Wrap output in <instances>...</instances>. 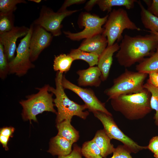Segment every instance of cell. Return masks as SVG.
I'll return each instance as SVG.
<instances>
[{
	"label": "cell",
	"instance_id": "cell-16",
	"mask_svg": "<svg viewBox=\"0 0 158 158\" xmlns=\"http://www.w3.org/2000/svg\"><path fill=\"white\" fill-rule=\"evenodd\" d=\"M107 46V39L102 34L85 39L78 49L99 56Z\"/></svg>",
	"mask_w": 158,
	"mask_h": 158
},
{
	"label": "cell",
	"instance_id": "cell-13",
	"mask_svg": "<svg viewBox=\"0 0 158 158\" xmlns=\"http://www.w3.org/2000/svg\"><path fill=\"white\" fill-rule=\"evenodd\" d=\"M29 28L25 26H16L11 31L0 32V43L3 45L4 53L8 63L14 58L16 42L20 37L25 36Z\"/></svg>",
	"mask_w": 158,
	"mask_h": 158
},
{
	"label": "cell",
	"instance_id": "cell-38",
	"mask_svg": "<svg viewBox=\"0 0 158 158\" xmlns=\"http://www.w3.org/2000/svg\"><path fill=\"white\" fill-rule=\"evenodd\" d=\"M98 0H90L88 1L84 7V9L88 11H91L97 3Z\"/></svg>",
	"mask_w": 158,
	"mask_h": 158
},
{
	"label": "cell",
	"instance_id": "cell-34",
	"mask_svg": "<svg viewBox=\"0 0 158 158\" xmlns=\"http://www.w3.org/2000/svg\"><path fill=\"white\" fill-rule=\"evenodd\" d=\"M147 10L151 14L158 17V0H152L150 4L147 6Z\"/></svg>",
	"mask_w": 158,
	"mask_h": 158
},
{
	"label": "cell",
	"instance_id": "cell-21",
	"mask_svg": "<svg viewBox=\"0 0 158 158\" xmlns=\"http://www.w3.org/2000/svg\"><path fill=\"white\" fill-rule=\"evenodd\" d=\"M137 1L136 0H98L97 4L102 11L111 12L112 7L115 6H124L128 9L133 8Z\"/></svg>",
	"mask_w": 158,
	"mask_h": 158
},
{
	"label": "cell",
	"instance_id": "cell-4",
	"mask_svg": "<svg viewBox=\"0 0 158 158\" xmlns=\"http://www.w3.org/2000/svg\"><path fill=\"white\" fill-rule=\"evenodd\" d=\"M49 86L46 84L42 87L36 88L38 90L37 93L27 95L26 99L20 102L23 108L22 115L23 119L37 122L36 116L44 111L56 114L54 108L53 94L49 91Z\"/></svg>",
	"mask_w": 158,
	"mask_h": 158
},
{
	"label": "cell",
	"instance_id": "cell-9",
	"mask_svg": "<svg viewBox=\"0 0 158 158\" xmlns=\"http://www.w3.org/2000/svg\"><path fill=\"white\" fill-rule=\"evenodd\" d=\"M78 10H68L62 12H54L45 6H42L39 17L35 20L33 23L39 25L54 36H58L61 34V23L66 17L78 11Z\"/></svg>",
	"mask_w": 158,
	"mask_h": 158
},
{
	"label": "cell",
	"instance_id": "cell-8",
	"mask_svg": "<svg viewBox=\"0 0 158 158\" xmlns=\"http://www.w3.org/2000/svg\"><path fill=\"white\" fill-rule=\"evenodd\" d=\"M93 113L95 117L101 122L104 130L110 138L121 142L131 153H136L143 150L147 149V146L139 145L125 135L118 127L112 116L99 111Z\"/></svg>",
	"mask_w": 158,
	"mask_h": 158
},
{
	"label": "cell",
	"instance_id": "cell-5",
	"mask_svg": "<svg viewBox=\"0 0 158 158\" xmlns=\"http://www.w3.org/2000/svg\"><path fill=\"white\" fill-rule=\"evenodd\" d=\"M148 75L126 69L114 79L112 85L106 89L104 93L111 100L121 95L140 92L144 89V81Z\"/></svg>",
	"mask_w": 158,
	"mask_h": 158
},
{
	"label": "cell",
	"instance_id": "cell-30",
	"mask_svg": "<svg viewBox=\"0 0 158 158\" xmlns=\"http://www.w3.org/2000/svg\"><path fill=\"white\" fill-rule=\"evenodd\" d=\"M130 153L125 145H119L115 148L112 156L109 158H133Z\"/></svg>",
	"mask_w": 158,
	"mask_h": 158
},
{
	"label": "cell",
	"instance_id": "cell-35",
	"mask_svg": "<svg viewBox=\"0 0 158 158\" xmlns=\"http://www.w3.org/2000/svg\"><path fill=\"white\" fill-rule=\"evenodd\" d=\"M147 81L153 86L158 88V72H153L148 74Z\"/></svg>",
	"mask_w": 158,
	"mask_h": 158
},
{
	"label": "cell",
	"instance_id": "cell-26",
	"mask_svg": "<svg viewBox=\"0 0 158 158\" xmlns=\"http://www.w3.org/2000/svg\"><path fill=\"white\" fill-rule=\"evenodd\" d=\"M144 87L148 90L151 93L150 104L152 110L156 112L154 116V123L158 126V88L153 86L148 82L145 83Z\"/></svg>",
	"mask_w": 158,
	"mask_h": 158
},
{
	"label": "cell",
	"instance_id": "cell-40",
	"mask_svg": "<svg viewBox=\"0 0 158 158\" xmlns=\"http://www.w3.org/2000/svg\"><path fill=\"white\" fill-rule=\"evenodd\" d=\"M154 157L155 158H158V150L154 154Z\"/></svg>",
	"mask_w": 158,
	"mask_h": 158
},
{
	"label": "cell",
	"instance_id": "cell-2",
	"mask_svg": "<svg viewBox=\"0 0 158 158\" xmlns=\"http://www.w3.org/2000/svg\"><path fill=\"white\" fill-rule=\"evenodd\" d=\"M151 96L150 92L144 88L139 93L122 95L111 99V103L114 110L127 119L138 120L144 118L152 110Z\"/></svg>",
	"mask_w": 158,
	"mask_h": 158
},
{
	"label": "cell",
	"instance_id": "cell-20",
	"mask_svg": "<svg viewBox=\"0 0 158 158\" xmlns=\"http://www.w3.org/2000/svg\"><path fill=\"white\" fill-rule=\"evenodd\" d=\"M71 121L64 120L56 124L57 135L66 139L72 143L77 141L79 138V131L71 124Z\"/></svg>",
	"mask_w": 158,
	"mask_h": 158
},
{
	"label": "cell",
	"instance_id": "cell-23",
	"mask_svg": "<svg viewBox=\"0 0 158 158\" xmlns=\"http://www.w3.org/2000/svg\"><path fill=\"white\" fill-rule=\"evenodd\" d=\"M74 61L69 54H61L55 56L54 60L53 69L54 71L63 73L68 71L73 61Z\"/></svg>",
	"mask_w": 158,
	"mask_h": 158
},
{
	"label": "cell",
	"instance_id": "cell-33",
	"mask_svg": "<svg viewBox=\"0 0 158 158\" xmlns=\"http://www.w3.org/2000/svg\"><path fill=\"white\" fill-rule=\"evenodd\" d=\"M147 149L154 154L158 150V135L154 136L150 140L147 146Z\"/></svg>",
	"mask_w": 158,
	"mask_h": 158
},
{
	"label": "cell",
	"instance_id": "cell-6",
	"mask_svg": "<svg viewBox=\"0 0 158 158\" xmlns=\"http://www.w3.org/2000/svg\"><path fill=\"white\" fill-rule=\"evenodd\" d=\"M102 34L108 41V46H111L123 38V30L126 29L140 31L141 29L129 18L126 11L121 8L114 9L109 15L104 26Z\"/></svg>",
	"mask_w": 158,
	"mask_h": 158
},
{
	"label": "cell",
	"instance_id": "cell-18",
	"mask_svg": "<svg viewBox=\"0 0 158 158\" xmlns=\"http://www.w3.org/2000/svg\"><path fill=\"white\" fill-rule=\"evenodd\" d=\"M111 139L103 129L97 131L92 140L100 149L103 158L113 153L115 148L111 143Z\"/></svg>",
	"mask_w": 158,
	"mask_h": 158
},
{
	"label": "cell",
	"instance_id": "cell-41",
	"mask_svg": "<svg viewBox=\"0 0 158 158\" xmlns=\"http://www.w3.org/2000/svg\"><path fill=\"white\" fill-rule=\"evenodd\" d=\"M28 1H33L37 3H40L42 1L41 0H29Z\"/></svg>",
	"mask_w": 158,
	"mask_h": 158
},
{
	"label": "cell",
	"instance_id": "cell-11",
	"mask_svg": "<svg viewBox=\"0 0 158 158\" xmlns=\"http://www.w3.org/2000/svg\"><path fill=\"white\" fill-rule=\"evenodd\" d=\"M61 83L64 89L73 91L81 99L89 111L93 113L99 111L112 116L106 108L105 103L98 99L92 89L83 88L74 84L67 80L64 75L62 77Z\"/></svg>",
	"mask_w": 158,
	"mask_h": 158
},
{
	"label": "cell",
	"instance_id": "cell-32",
	"mask_svg": "<svg viewBox=\"0 0 158 158\" xmlns=\"http://www.w3.org/2000/svg\"><path fill=\"white\" fill-rule=\"evenodd\" d=\"M85 0H66L65 1L61 7L57 11L58 12H62L67 9L66 8L71 5L75 4H80L84 3Z\"/></svg>",
	"mask_w": 158,
	"mask_h": 158
},
{
	"label": "cell",
	"instance_id": "cell-24",
	"mask_svg": "<svg viewBox=\"0 0 158 158\" xmlns=\"http://www.w3.org/2000/svg\"><path fill=\"white\" fill-rule=\"evenodd\" d=\"M69 54L74 60H81L85 61L90 67L97 64L99 56L96 54L83 51L78 48L72 49Z\"/></svg>",
	"mask_w": 158,
	"mask_h": 158
},
{
	"label": "cell",
	"instance_id": "cell-17",
	"mask_svg": "<svg viewBox=\"0 0 158 158\" xmlns=\"http://www.w3.org/2000/svg\"><path fill=\"white\" fill-rule=\"evenodd\" d=\"M73 144L66 139L57 135L51 139L48 152L53 156H66L72 152Z\"/></svg>",
	"mask_w": 158,
	"mask_h": 158
},
{
	"label": "cell",
	"instance_id": "cell-1",
	"mask_svg": "<svg viewBox=\"0 0 158 158\" xmlns=\"http://www.w3.org/2000/svg\"><path fill=\"white\" fill-rule=\"evenodd\" d=\"M158 41L152 34L134 36L125 34L119 45L116 55L119 64L125 68L130 67L139 63L145 57L150 56L156 50Z\"/></svg>",
	"mask_w": 158,
	"mask_h": 158
},
{
	"label": "cell",
	"instance_id": "cell-22",
	"mask_svg": "<svg viewBox=\"0 0 158 158\" xmlns=\"http://www.w3.org/2000/svg\"><path fill=\"white\" fill-rule=\"evenodd\" d=\"M137 2L141 9V19L144 27L150 31L158 33V17L146 9L140 1H138Z\"/></svg>",
	"mask_w": 158,
	"mask_h": 158
},
{
	"label": "cell",
	"instance_id": "cell-12",
	"mask_svg": "<svg viewBox=\"0 0 158 158\" xmlns=\"http://www.w3.org/2000/svg\"><path fill=\"white\" fill-rule=\"evenodd\" d=\"M52 37L51 33L41 26L34 24L29 43L30 59L32 62L36 61L41 52L49 45Z\"/></svg>",
	"mask_w": 158,
	"mask_h": 158
},
{
	"label": "cell",
	"instance_id": "cell-28",
	"mask_svg": "<svg viewBox=\"0 0 158 158\" xmlns=\"http://www.w3.org/2000/svg\"><path fill=\"white\" fill-rule=\"evenodd\" d=\"M13 13L0 14V32H5L11 30L15 27Z\"/></svg>",
	"mask_w": 158,
	"mask_h": 158
},
{
	"label": "cell",
	"instance_id": "cell-37",
	"mask_svg": "<svg viewBox=\"0 0 158 158\" xmlns=\"http://www.w3.org/2000/svg\"><path fill=\"white\" fill-rule=\"evenodd\" d=\"M9 137L2 135H0V142L2 145L3 147L6 150H8L7 143L9 140Z\"/></svg>",
	"mask_w": 158,
	"mask_h": 158
},
{
	"label": "cell",
	"instance_id": "cell-15",
	"mask_svg": "<svg viewBox=\"0 0 158 158\" xmlns=\"http://www.w3.org/2000/svg\"><path fill=\"white\" fill-rule=\"evenodd\" d=\"M119 48V45L117 43H114L112 46H107L99 56L97 65L101 72L102 81L107 79L112 63L113 54Z\"/></svg>",
	"mask_w": 158,
	"mask_h": 158
},
{
	"label": "cell",
	"instance_id": "cell-39",
	"mask_svg": "<svg viewBox=\"0 0 158 158\" xmlns=\"http://www.w3.org/2000/svg\"><path fill=\"white\" fill-rule=\"evenodd\" d=\"M149 32L152 34L154 38L157 40L158 41V33L154 32V31H149Z\"/></svg>",
	"mask_w": 158,
	"mask_h": 158
},
{
	"label": "cell",
	"instance_id": "cell-3",
	"mask_svg": "<svg viewBox=\"0 0 158 158\" xmlns=\"http://www.w3.org/2000/svg\"><path fill=\"white\" fill-rule=\"evenodd\" d=\"M63 73L57 71L55 79L56 87L49 86V91L54 95V106L57 108L56 122L60 123L64 120L71 121L74 116L85 119L89 114L85 104L80 105L70 99L66 95L61 83Z\"/></svg>",
	"mask_w": 158,
	"mask_h": 158
},
{
	"label": "cell",
	"instance_id": "cell-25",
	"mask_svg": "<svg viewBox=\"0 0 158 158\" xmlns=\"http://www.w3.org/2000/svg\"><path fill=\"white\" fill-rule=\"evenodd\" d=\"M81 150L85 158H103L100 149L92 140L85 142Z\"/></svg>",
	"mask_w": 158,
	"mask_h": 158
},
{
	"label": "cell",
	"instance_id": "cell-36",
	"mask_svg": "<svg viewBox=\"0 0 158 158\" xmlns=\"http://www.w3.org/2000/svg\"><path fill=\"white\" fill-rule=\"evenodd\" d=\"M15 128L12 127H5L1 128L0 130V135H2L10 137H12Z\"/></svg>",
	"mask_w": 158,
	"mask_h": 158
},
{
	"label": "cell",
	"instance_id": "cell-14",
	"mask_svg": "<svg viewBox=\"0 0 158 158\" xmlns=\"http://www.w3.org/2000/svg\"><path fill=\"white\" fill-rule=\"evenodd\" d=\"M78 75V83L80 86H99L102 81L101 72L97 66L90 67L83 70H80L76 72Z\"/></svg>",
	"mask_w": 158,
	"mask_h": 158
},
{
	"label": "cell",
	"instance_id": "cell-7",
	"mask_svg": "<svg viewBox=\"0 0 158 158\" xmlns=\"http://www.w3.org/2000/svg\"><path fill=\"white\" fill-rule=\"evenodd\" d=\"M34 24L30 26L27 34L20 41L16 48V55L14 59L9 63V74H15L21 77L28 71L35 67L30 59L29 43L32 33Z\"/></svg>",
	"mask_w": 158,
	"mask_h": 158
},
{
	"label": "cell",
	"instance_id": "cell-19",
	"mask_svg": "<svg viewBox=\"0 0 158 158\" xmlns=\"http://www.w3.org/2000/svg\"><path fill=\"white\" fill-rule=\"evenodd\" d=\"M135 69L140 73L149 74L158 72V45L156 50L149 57L145 58L136 66Z\"/></svg>",
	"mask_w": 158,
	"mask_h": 158
},
{
	"label": "cell",
	"instance_id": "cell-31",
	"mask_svg": "<svg viewBox=\"0 0 158 158\" xmlns=\"http://www.w3.org/2000/svg\"><path fill=\"white\" fill-rule=\"evenodd\" d=\"M82 156L81 148L75 145L70 154L66 156H59L58 158H82Z\"/></svg>",
	"mask_w": 158,
	"mask_h": 158
},
{
	"label": "cell",
	"instance_id": "cell-27",
	"mask_svg": "<svg viewBox=\"0 0 158 158\" xmlns=\"http://www.w3.org/2000/svg\"><path fill=\"white\" fill-rule=\"evenodd\" d=\"M27 3L24 0H0V14L13 13L17 9V4Z\"/></svg>",
	"mask_w": 158,
	"mask_h": 158
},
{
	"label": "cell",
	"instance_id": "cell-29",
	"mask_svg": "<svg viewBox=\"0 0 158 158\" xmlns=\"http://www.w3.org/2000/svg\"><path fill=\"white\" fill-rule=\"evenodd\" d=\"M8 74L9 63L4 53L3 46L0 43V77L4 80Z\"/></svg>",
	"mask_w": 158,
	"mask_h": 158
},
{
	"label": "cell",
	"instance_id": "cell-10",
	"mask_svg": "<svg viewBox=\"0 0 158 158\" xmlns=\"http://www.w3.org/2000/svg\"><path fill=\"white\" fill-rule=\"evenodd\" d=\"M109 15L100 18L99 16L86 13H83L81 18V25L84 27L81 31L71 33L69 31H63L66 36L74 41H79L83 39H87L95 35L102 34L104 29L102 26L106 22Z\"/></svg>",
	"mask_w": 158,
	"mask_h": 158
}]
</instances>
